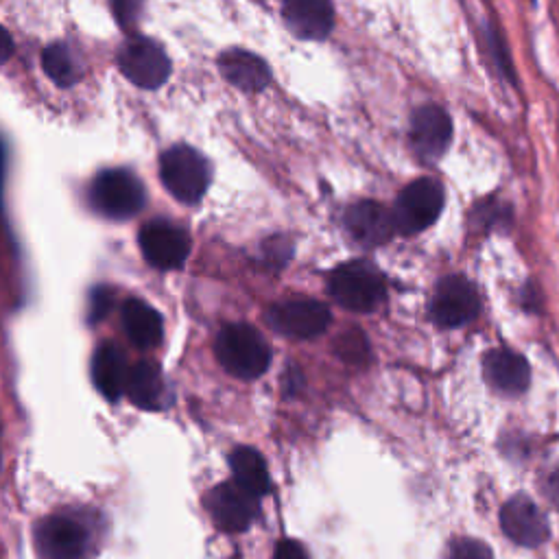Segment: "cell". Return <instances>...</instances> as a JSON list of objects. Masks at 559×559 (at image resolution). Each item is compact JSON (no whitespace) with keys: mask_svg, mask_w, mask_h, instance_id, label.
I'll list each match as a JSON object with an SVG mask.
<instances>
[{"mask_svg":"<svg viewBox=\"0 0 559 559\" xmlns=\"http://www.w3.org/2000/svg\"><path fill=\"white\" fill-rule=\"evenodd\" d=\"M217 359L223 370L234 378L254 380L267 372L271 350L256 328L230 324L217 337Z\"/></svg>","mask_w":559,"mask_h":559,"instance_id":"1","label":"cell"},{"mask_svg":"<svg viewBox=\"0 0 559 559\" xmlns=\"http://www.w3.org/2000/svg\"><path fill=\"white\" fill-rule=\"evenodd\" d=\"M328 291L339 306L352 313H372L385 302L387 284L383 273L365 260H352L332 271Z\"/></svg>","mask_w":559,"mask_h":559,"instance_id":"2","label":"cell"},{"mask_svg":"<svg viewBox=\"0 0 559 559\" xmlns=\"http://www.w3.org/2000/svg\"><path fill=\"white\" fill-rule=\"evenodd\" d=\"M160 180L177 201L197 204L210 184L208 162L195 149L177 145L160 158Z\"/></svg>","mask_w":559,"mask_h":559,"instance_id":"3","label":"cell"},{"mask_svg":"<svg viewBox=\"0 0 559 559\" xmlns=\"http://www.w3.org/2000/svg\"><path fill=\"white\" fill-rule=\"evenodd\" d=\"M35 551L40 559H92V535L79 518L53 514L35 527Z\"/></svg>","mask_w":559,"mask_h":559,"instance_id":"4","label":"cell"},{"mask_svg":"<svg viewBox=\"0 0 559 559\" xmlns=\"http://www.w3.org/2000/svg\"><path fill=\"white\" fill-rule=\"evenodd\" d=\"M446 193L442 182L433 177H420L402 190L394 208L396 228L404 236L420 234L431 228L444 210Z\"/></svg>","mask_w":559,"mask_h":559,"instance_id":"5","label":"cell"},{"mask_svg":"<svg viewBox=\"0 0 559 559\" xmlns=\"http://www.w3.org/2000/svg\"><path fill=\"white\" fill-rule=\"evenodd\" d=\"M145 188L129 171H103L90 186V201L94 210L110 219H129L145 208Z\"/></svg>","mask_w":559,"mask_h":559,"instance_id":"6","label":"cell"},{"mask_svg":"<svg viewBox=\"0 0 559 559\" xmlns=\"http://www.w3.org/2000/svg\"><path fill=\"white\" fill-rule=\"evenodd\" d=\"M479 308V295L470 280L463 276H446L435 284L428 315L439 328H461L477 319Z\"/></svg>","mask_w":559,"mask_h":559,"instance_id":"7","label":"cell"},{"mask_svg":"<svg viewBox=\"0 0 559 559\" xmlns=\"http://www.w3.org/2000/svg\"><path fill=\"white\" fill-rule=\"evenodd\" d=\"M271 328L282 337L291 339H315L324 335L330 326V311L311 297H291V300L271 306L267 315Z\"/></svg>","mask_w":559,"mask_h":559,"instance_id":"8","label":"cell"},{"mask_svg":"<svg viewBox=\"0 0 559 559\" xmlns=\"http://www.w3.org/2000/svg\"><path fill=\"white\" fill-rule=\"evenodd\" d=\"M118 68L138 88L156 90L171 75V62L156 42L132 38L118 53Z\"/></svg>","mask_w":559,"mask_h":559,"instance_id":"9","label":"cell"},{"mask_svg":"<svg viewBox=\"0 0 559 559\" xmlns=\"http://www.w3.org/2000/svg\"><path fill=\"white\" fill-rule=\"evenodd\" d=\"M206 507L217 529L225 533H241L252 525L258 511V498L236 481H225L212 487L206 496Z\"/></svg>","mask_w":559,"mask_h":559,"instance_id":"10","label":"cell"},{"mask_svg":"<svg viewBox=\"0 0 559 559\" xmlns=\"http://www.w3.org/2000/svg\"><path fill=\"white\" fill-rule=\"evenodd\" d=\"M140 249L147 263L162 271L180 269L190 254V239L184 230L166 221H153L140 230Z\"/></svg>","mask_w":559,"mask_h":559,"instance_id":"11","label":"cell"},{"mask_svg":"<svg viewBox=\"0 0 559 559\" xmlns=\"http://www.w3.org/2000/svg\"><path fill=\"white\" fill-rule=\"evenodd\" d=\"M501 529L511 542L527 549L542 546L551 535L540 507L525 494L511 496L501 507Z\"/></svg>","mask_w":559,"mask_h":559,"instance_id":"12","label":"cell"},{"mask_svg":"<svg viewBox=\"0 0 559 559\" xmlns=\"http://www.w3.org/2000/svg\"><path fill=\"white\" fill-rule=\"evenodd\" d=\"M411 147L426 162H435L453 142V121L444 107L424 105L411 118Z\"/></svg>","mask_w":559,"mask_h":559,"instance_id":"13","label":"cell"},{"mask_svg":"<svg viewBox=\"0 0 559 559\" xmlns=\"http://www.w3.org/2000/svg\"><path fill=\"white\" fill-rule=\"evenodd\" d=\"M346 230L361 247H380L394 239L398 232L394 210L378 201H359L346 210Z\"/></svg>","mask_w":559,"mask_h":559,"instance_id":"14","label":"cell"},{"mask_svg":"<svg viewBox=\"0 0 559 559\" xmlns=\"http://www.w3.org/2000/svg\"><path fill=\"white\" fill-rule=\"evenodd\" d=\"M483 376L487 385L505 396H522L531 385L529 361L509 348H496L483 356Z\"/></svg>","mask_w":559,"mask_h":559,"instance_id":"15","label":"cell"},{"mask_svg":"<svg viewBox=\"0 0 559 559\" xmlns=\"http://www.w3.org/2000/svg\"><path fill=\"white\" fill-rule=\"evenodd\" d=\"M282 16L287 27L302 40H324L335 27L330 0H284Z\"/></svg>","mask_w":559,"mask_h":559,"instance_id":"16","label":"cell"},{"mask_svg":"<svg viewBox=\"0 0 559 559\" xmlns=\"http://www.w3.org/2000/svg\"><path fill=\"white\" fill-rule=\"evenodd\" d=\"M219 70L228 79V83L245 92L265 90L271 81V70L263 59L239 49L228 51L219 57Z\"/></svg>","mask_w":559,"mask_h":559,"instance_id":"17","label":"cell"},{"mask_svg":"<svg viewBox=\"0 0 559 559\" xmlns=\"http://www.w3.org/2000/svg\"><path fill=\"white\" fill-rule=\"evenodd\" d=\"M129 378V367L125 361V354L112 343H105L97 350L92 359V380L101 394L116 402L125 394Z\"/></svg>","mask_w":559,"mask_h":559,"instance_id":"18","label":"cell"},{"mask_svg":"<svg viewBox=\"0 0 559 559\" xmlns=\"http://www.w3.org/2000/svg\"><path fill=\"white\" fill-rule=\"evenodd\" d=\"M123 326L134 346L142 350H151L160 346L164 335L162 317L156 308L149 306L147 302L129 300L123 308Z\"/></svg>","mask_w":559,"mask_h":559,"instance_id":"19","label":"cell"},{"mask_svg":"<svg viewBox=\"0 0 559 559\" xmlns=\"http://www.w3.org/2000/svg\"><path fill=\"white\" fill-rule=\"evenodd\" d=\"M125 394L138 409L160 411L166 402V385L158 365L142 361L136 367H132V370H129Z\"/></svg>","mask_w":559,"mask_h":559,"instance_id":"20","label":"cell"},{"mask_svg":"<svg viewBox=\"0 0 559 559\" xmlns=\"http://www.w3.org/2000/svg\"><path fill=\"white\" fill-rule=\"evenodd\" d=\"M230 468H232V481L239 483L249 494L256 498H263L271 490L269 470L263 455L256 448L239 446L230 455Z\"/></svg>","mask_w":559,"mask_h":559,"instance_id":"21","label":"cell"},{"mask_svg":"<svg viewBox=\"0 0 559 559\" xmlns=\"http://www.w3.org/2000/svg\"><path fill=\"white\" fill-rule=\"evenodd\" d=\"M42 68L62 88L73 86L79 79V64L66 44H51L42 53Z\"/></svg>","mask_w":559,"mask_h":559,"instance_id":"22","label":"cell"},{"mask_svg":"<svg viewBox=\"0 0 559 559\" xmlns=\"http://www.w3.org/2000/svg\"><path fill=\"white\" fill-rule=\"evenodd\" d=\"M337 354L350 365H365L370 361V341L361 330H348L337 339Z\"/></svg>","mask_w":559,"mask_h":559,"instance_id":"23","label":"cell"},{"mask_svg":"<svg viewBox=\"0 0 559 559\" xmlns=\"http://www.w3.org/2000/svg\"><path fill=\"white\" fill-rule=\"evenodd\" d=\"M450 559H494V553L479 538H457L450 544Z\"/></svg>","mask_w":559,"mask_h":559,"instance_id":"24","label":"cell"},{"mask_svg":"<svg viewBox=\"0 0 559 559\" xmlns=\"http://www.w3.org/2000/svg\"><path fill=\"white\" fill-rule=\"evenodd\" d=\"M507 214H509V208H503V206H498L496 201L485 199L481 206L474 208L472 219L477 225H483V230H494L496 223L507 219Z\"/></svg>","mask_w":559,"mask_h":559,"instance_id":"25","label":"cell"},{"mask_svg":"<svg viewBox=\"0 0 559 559\" xmlns=\"http://www.w3.org/2000/svg\"><path fill=\"white\" fill-rule=\"evenodd\" d=\"M112 306H114V293L110 289L107 287L94 289L90 295V313H88L90 324H97V321L105 319L107 313L112 311Z\"/></svg>","mask_w":559,"mask_h":559,"instance_id":"26","label":"cell"},{"mask_svg":"<svg viewBox=\"0 0 559 559\" xmlns=\"http://www.w3.org/2000/svg\"><path fill=\"white\" fill-rule=\"evenodd\" d=\"M487 44H490V51H492V57H494V62L496 66L501 68V73L514 83L516 81V73H514V66H511V59L505 51V44L503 40L498 38V35L494 33V29H487Z\"/></svg>","mask_w":559,"mask_h":559,"instance_id":"27","label":"cell"},{"mask_svg":"<svg viewBox=\"0 0 559 559\" xmlns=\"http://www.w3.org/2000/svg\"><path fill=\"white\" fill-rule=\"evenodd\" d=\"M142 0H112L114 16L123 29H132L140 16Z\"/></svg>","mask_w":559,"mask_h":559,"instance_id":"28","label":"cell"},{"mask_svg":"<svg viewBox=\"0 0 559 559\" xmlns=\"http://www.w3.org/2000/svg\"><path fill=\"white\" fill-rule=\"evenodd\" d=\"M540 485H542L544 496L549 498V501L559 509V466H555V468L546 472L544 477L540 479Z\"/></svg>","mask_w":559,"mask_h":559,"instance_id":"29","label":"cell"},{"mask_svg":"<svg viewBox=\"0 0 559 559\" xmlns=\"http://www.w3.org/2000/svg\"><path fill=\"white\" fill-rule=\"evenodd\" d=\"M273 559H308L304 546L295 540H282L276 546V553H273Z\"/></svg>","mask_w":559,"mask_h":559,"instance_id":"30","label":"cell"},{"mask_svg":"<svg viewBox=\"0 0 559 559\" xmlns=\"http://www.w3.org/2000/svg\"><path fill=\"white\" fill-rule=\"evenodd\" d=\"M11 55H14V40H11V35L0 27V64H5Z\"/></svg>","mask_w":559,"mask_h":559,"instance_id":"31","label":"cell"},{"mask_svg":"<svg viewBox=\"0 0 559 559\" xmlns=\"http://www.w3.org/2000/svg\"><path fill=\"white\" fill-rule=\"evenodd\" d=\"M287 376H289V380H284V391H287L289 396H293L295 391L302 387L304 380H302V374L297 372V370H293V367H291V370L287 372Z\"/></svg>","mask_w":559,"mask_h":559,"instance_id":"32","label":"cell"},{"mask_svg":"<svg viewBox=\"0 0 559 559\" xmlns=\"http://www.w3.org/2000/svg\"><path fill=\"white\" fill-rule=\"evenodd\" d=\"M0 175H3V147H0Z\"/></svg>","mask_w":559,"mask_h":559,"instance_id":"33","label":"cell"}]
</instances>
